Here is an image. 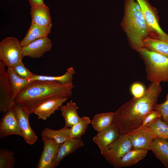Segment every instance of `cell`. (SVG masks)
<instances>
[{
    "mask_svg": "<svg viewBox=\"0 0 168 168\" xmlns=\"http://www.w3.org/2000/svg\"><path fill=\"white\" fill-rule=\"evenodd\" d=\"M162 90L160 83L152 82L142 96H133L116 110L114 124L120 135L128 134L141 126L146 115L154 110Z\"/></svg>",
    "mask_w": 168,
    "mask_h": 168,
    "instance_id": "obj_1",
    "label": "cell"
},
{
    "mask_svg": "<svg viewBox=\"0 0 168 168\" xmlns=\"http://www.w3.org/2000/svg\"><path fill=\"white\" fill-rule=\"evenodd\" d=\"M74 87L73 84L57 82L32 81L17 95L14 104L26 107L30 115L39 105L50 98L62 96L70 98Z\"/></svg>",
    "mask_w": 168,
    "mask_h": 168,
    "instance_id": "obj_2",
    "label": "cell"
},
{
    "mask_svg": "<svg viewBox=\"0 0 168 168\" xmlns=\"http://www.w3.org/2000/svg\"><path fill=\"white\" fill-rule=\"evenodd\" d=\"M123 26L132 47L137 51L144 48L150 33L140 7L136 0H126Z\"/></svg>",
    "mask_w": 168,
    "mask_h": 168,
    "instance_id": "obj_3",
    "label": "cell"
},
{
    "mask_svg": "<svg viewBox=\"0 0 168 168\" xmlns=\"http://www.w3.org/2000/svg\"><path fill=\"white\" fill-rule=\"evenodd\" d=\"M138 52L145 63L147 79L151 82H168V58L145 48Z\"/></svg>",
    "mask_w": 168,
    "mask_h": 168,
    "instance_id": "obj_4",
    "label": "cell"
},
{
    "mask_svg": "<svg viewBox=\"0 0 168 168\" xmlns=\"http://www.w3.org/2000/svg\"><path fill=\"white\" fill-rule=\"evenodd\" d=\"M22 48L20 41L15 37L3 39L0 43V60L7 67L12 68L22 61Z\"/></svg>",
    "mask_w": 168,
    "mask_h": 168,
    "instance_id": "obj_5",
    "label": "cell"
},
{
    "mask_svg": "<svg viewBox=\"0 0 168 168\" xmlns=\"http://www.w3.org/2000/svg\"><path fill=\"white\" fill-rule=\"evenodd\" d=\"M132 149L130 141L126 134L120 136L110 144L100 151L105 159L113 167L117 168L123 156Z\"/></svg>",
    "mask_w": 168,
    "mask_h": 168,
    "instance_id": "obj_6",
    "label": "cell"
},
{
    "mask_svg": "<svg viewBox=\"0 0 168 168\" xmlns=\"http://www.w3.org/2000/svg\"><path fill=\"white\" fill-rule=\"evenodd\" d=\"M138 3L150 32L154 34L155 38L166 40L168 39V35L160 27L157 11L149 3L148 0H136Z\"/></svg>",
    "mask_w": 168,
    "mask_h": 168,
    "instance_id": "obj_7",
    "label": "cell"
},
{
    "mask_svg": "<svg viewBox=\"0 0 168 168\" xmlns=\"http://www.w3.org/2000/svg\"><path fill=\"white\" fill-rule=\"evenodd\" d=\"M16 119L19 126L21 136L25 141L30 145H33L38 139L29 122V111L27 108L21 105L14 104L13 106Z\"/></svg>",
    "mask_w": 168,
    "mask_h": 168,
    "instance_id": "obj_8",
    "label": "cell"
},
{
    "mask_svg": "<svg viewBox=\"0 0 168 168\" xmlns=\"http://www.w3.org/2000/svg\"><path fill=\"white\" fill-rule=\"evenodd\" d=\"M5 64L0 60V112L5 113L12 108L14 104Z\"/></svg>",
    "mask_w": 168,
    "mask_h": 168,
    "instance_id": "obj_9",
    "label": "cell"
},
{
    "mask_svg": "<svg viewBox=\"0 0 168 168\" xmlns=\"http://www.w3.org/2000/svg\"><path fill=\"white\" fill-rule=\"evenodd\" d=\"M126 135L131 141L132 149L151 150L154 138L150 127H140Z\"/></svg>",
    "mask_w": 168,
    "mask_h": 168,
    "instance_id": "obj_10",
    "label": "cell"
},
{
    "mask_svg": "<svg viewBox=\"0 0 168 168\" xmlns=\"http://www.w3.org/2000/svg\"><path fill=\"white\" fill-rule=\"evenodd\" d=\"M44 144L42 154L36 166V168H52V161L61 145L52 138L42 136Z\"/></svg>",
    "mask_w": 168,
    "mask_h": 168,
    "instance_id": "obj_11",
    "label": "cell"
},
{
    "mask_svg": "<svg viewBox=\"0 0 168 168\" xmlns=\"http://www.w3.org/2000/svg\"><path fill=\"white\" fill-rule=\"evenodd\" d=\"M52 46V42L47 36L37 39L23 47V57L32 58H40L50 50Z\"/></svg>",
    "mask_w": 168,
    "mask_h": 168,
    "instance_id": "obj_12",
    "label": "cell"
},
{
    "mask_svg": "<svg viewBox=\"0 0 168 168\" xmlns=\"http://www.w3.org/2000/svg\"><path fill=\"white\" fill-rule=\"evenodd\" d=\"M68 98L63 96L50 98L39 105L34 113L37 115L38 119L46 120L56 110H59L60 106Z\"/></svg>",
    "mask_w": 168,
    "mask_h": 168,
    "instance_id": "obj_13",
    "label": "cell"
},
{
    "mask_svg": "<svg viewBox=\"0 0 168 168\" xmlns=\"http://www.w3.org/2000/svg\"><path fill=\"white\" fill-rule=\"evenodd\" d=\"M4 113L0 122V138L12 135L21 136L13 107Z\"/></svg>",
    "mask_w": 168,
    "mask_h": 168,
    "instance_id": "obj_14",
    "label": "cell"
},
{
    "mask_svg": "<svg viewBox=\"0 0 168 168\" xmlns=\"http://www.w3.org/2000/svg\"><path fill=\"white\" fill-rule=\"evenodd\" d=\"M84 145L81 137L71 138L65 141L59 148L52 161V168L57 167L65 157L74 152L77 149Z\"/></svg>",
    "mask_w": 168,
    "mask_h": 168,
    "instance_id": "obj_15",
    "label": "cell"
},
{
    "mask_svg": "<svg viewBox=\"0 0 168 168\" xmlns=\"http://www.w3.org/2000/svg\"><path fill=\"white\" fill-rule=\"evenodd\" d=\"M120 135L115 124L111 125L98 133L93 138V140L98 146L100 151L110 144Z\"/></svg>",
    "mask_w": 168,
    "mask_h": 168,
    "instance_id": "obj_16",
    "label": "cell"
},
{
    "mask_svg": "<svg viewBox=\"0 0 168 168\" xmlns=\"http://www.w3.org/2000/svg\"><path fill=\"white\" fill-rule=\"evenodd\" d=\"M30 15L32 23L42 26L51 23L49 8L44 3L31 6Z\"/></svg>",
    "mask_w": 168,
    "mask_h": 168,
    "instance_id": "obj_17",
    "label": "cell"
},
{
    "mask_svg": "<svg viewBox=\"0 0 168 168\" xmlns=\"http://www.w3.org/2000/svg\"><path fill=\"white\" fill-rule=\"evenodd\" d=\"M52 26L51 23L42 26L31 23L26 35L20 41L21 46H25L37 39L47 37L50 33Z\"/></svg>",
    "mask_w": 168,
    "mask_h": 168,
    "instance_id": "obj_18",
    "label": "cell"
},
{
    "mask_svg": "<svg viewBox=\"0 0 168 168\" xmlns=\"http://www.w3.org/2000/svg\"><path fill=\"white\" fill-rule=\"evenodd\" d=\"M60 108L65 120V126L70 128L80 120L81 117L77 113L78 108L76 103L72 100H70L65 105H62Z\"/></svg>",
    "mask_w": 168,
    "mask_h": 168,
    "instance_id": "obj_19",
    "label": "cell"
},
{
    "mask_svg": "<svg viewBox=\"0 0 168 168\" xmlns=\"http://www.w3.org/2000/svg\"><path fill=\"white\" fill-rule=\"evenodd\" d=\"M148 150L143 149H132L120 159L117 168L132 166L143 159L147 155Z\"/></svg>",
    "mask_w": 168,
    "mask_h": 168,
    "instance_id": "obj_20",
    "label": "cell"
},
{
    "mask_svg": "<svg viewBox=\"0 0 168 168\" xmlns=\"http://www.w3.org/2000/svg\"><path fill=\"white\" fill-rule=\"evenodd\" d=\"M151 150L165 167L168 168V141L159 138H154Z\"/></svg>",
    "mask_w": 168,
    "mask_h": 168,
    "instance_id": "obj_21",
    "label": "cell"
},
{
    "mask_svg": "<svg viewBox=\"0 0 168 168\" xmlns=\"http://www.w3.org/2000/svg\"><path fill=\"white\" fill-rule=\"evenodd\" d=\"M75 72L73 67L68 68L63 75L58 76H50L33 74L32 77L28 79L29 82L39 80L54 81L64 84H73L72 80Z\"/></svg>",
    "mask_w": 168,
    "mask_h": 168,
    "instance_id": "obj_22",
    "label": "cell"
},
{
    "mask_svg": "<svg viewBox=\"0 0 168 168\" xmlns=\"http://www.w3.org/2000/svg\"><path fill=\"white\" fill-rule=\"evenodd\" d=\"M6 73L14 100L17 95L30 82L21 78L14 72L12 68L8 67Z\"/></svg>",
    "mask_w": 168,
    "mask_h": 168,
    "instance_id": "obj_23",
    "label": "cell"
},
{
    "mask_svg": "<svg viewBox=\"0 0 168 168\" xmlns=\"http://www.w3.org/2000/svg\"><path fill=\"white\" fill-rule=\"evenodd\" d=\"M114 116L112 112L96 114L91 121L93 128L98 132L108 128L114 124Z\"/></svg>",
    "mask_w": 168,
    "mask_h": 168,
    "instance_id": "obj_24",
    "label": "cell"
},
{
    "mask_svg": "<svg viewBox=\"0 0 168 168\" xmlns=\"http://www.w3.org/2000/svg\"><path fill=\"white\" fill-rule=\"evenodd\" d=\"M144 48L168 58V39L162 40L148 36L144 40Z\"/></svg>",
    "mask_w": 168,
    "mask_h": 168,
    "instance_id": "obj_25",
    "label": "cell"
},
{
    "mask_svg": "<svg viewBox=\"0 0 168 168\" xmlns=\"http://www.w3.org/2000/svg\"><path fill=\"white\" fill-rule=\"evenodd\" d=\"M145 126L152 129L155 138H159L168 141V124L161 117L155 119Z\"/></svg>",
    "mask_w": 168,
    "mask_h": 168,
    "instance_id": "obj_26",
    "label": "cell"
},
{
    "mask_svg": "<svg viewBox=\"0 0 168 168\" xmlns=\"http://www.w3.org/2000/svg\"><path fill=\"white\" fill-rule=\"evenodd\" d=\"M41 135V136L53 138L59 144H61L67 140L71 138L70 134V128L65 126L58 130L46 128L42 131Z\"/></svg>",
    "mask_w": 168,
    "mask_h": 168,
    "instance_id": "obj_27",
    "label": "cell"
},
{
    "mask_svg": "<svg viewBox=\"0 0 168 168\" xmlns=\"http://www.w3.org/2000/svg\"><path fill=\"white\" fill-rule=\"evenodd\" d=\"M91 122L87 117H81L79 121L72 127L70 128L71 138H80L84 135L88 125Z\"/></svg>",
    "mask_w": 168,
    "mask_h": 168,
    "instance_id": "obj_28",
    "label": "cell"
},
{
    "mask_svg": "<svg viewBox=\"0 0 168 168\" xmlns=\"http://www.w3.org/2000/svg\"><path fill=\"white\" fill-rule=\"evenodd\" d=\"M14 153L7 149H0V168H12L15 163Z\"/></svg>",
    "mask_w": 168,
    "mask_h": 168,
    "instance_id": "obj_29",
    "label": "cell"
},
{
    "mask_svg": "<svg viewBox=\"0 0 168 168\" xmlns=\"http://www.w3.org/2000/svg\"><path fill=\"white\" fill-rule=\"evenodd\" d=\"M12 68L14 73L18 77L23 79L28 80L33 74L26 68L22 61L16 64Z\"/></svg>",
    "mask_w": 168,
    "mask_h": 168,
    "instance_id": "obj_30",
    "label": "cell"
},
{
    "mask_svg": "<svg viewBox=\"0 0 168 168\" xmlns=\"http://www.w3.org/2000/svg\"><path fill=\"white\" fill-rule=\"evenodd\" d=\"M154 110L160 113L163 120L168 124V93L164 101L160 104H157Z\"/></svg>",
    "mask_w": 168,
    "mask_h": 168,
    "instance_id": "obj_31",
    "label": "cell"
},
{
    "mask_svg": "<svg viewBox=\"0 0 168 168\" xmlns=\"http://www.w3.org/2000/svg\"><path fill=\"white\" fill-rule=\"evenodd\" d=\"M144 85L139 82H135L133 83L130 87V90L133 97H138L142 96L145 91Z\"/></svg>",
    "mask_w": 168,
    "mask_h": 168,
    "instance_id": "obj_32",
    "label": "cell"
},
{
    "mask_svg": "<svg viewBox=\"0 0 168 168\" xmlns=\"http://www.w3.org/2000/svg\"><path fill=\"white\" fill-rule=\"evenodd\" d=\"M160 117H161L158 112L155 110H152L145 117L140 127H144L149 123Z\"/></svg>",
    "mask_w": 168,
    "mask_h": 168,
    "instance_id": "obj_33",
    "label": "cell"
},
{
    "mask_svg": "<svg viewBox=\"0 0 168 168\" xmlns=\"http://www.w3.org/2000/svg\"><path fill=\"white\" fill-rule=\"evenodd\" d=\"M30 6L35 4L44 3V0H28Z\"/></svg>",
    "mask_w": 168,
    "mask_h": 168,
    "instance_id": "obj_34",
    "label": "cell"
}]
</instances>
